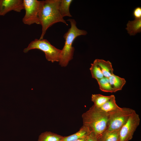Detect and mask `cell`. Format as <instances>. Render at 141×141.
I'll return each mask as SVG.
<instances>
[{
    "instance_id": "1",
    "label": "cell",
    "mask_w": 141,
    "mask_h": 141,
    "mask_svg": "<svg viewBox=\"0 0 141 141\" xmlns=\"http://www.w3.org/2000/svg\"><path fill=\"white\" fill-rule=\"evenodd\" d=\"M60 0L41 1L38 17L42 26V32L39 39H42L48 29L58 22L68 24L61 15L59 9Z\"/></svg>"
},
{
    "instance_id": "2",
    "label": "cell",
    "mask_w": 141,
    "mask_h": 141,
    "mask_svg": "<svg viewBox=\"0 0 141 141\" xmlns=\"http://www.w3.org/2000/svg\"><path fill=\"white\" fill-rule=\"evenodd\" d=\"M83 125L97 137L106 129L109 114L93 105L82 115Z\"/></svg>"
},
{
    "instance_id": "3",
    "label": "cell",
    "mask_w": 141,
    "mask_h": 141,
    "mask_svg": "<svg viewBox=\"0 0 141 141\" xmlns=\"http://www.w3.org/2000/svg\"><path fill=\"white\" fill-rule=\"evenodd\" d=\"M67 21L70 22V27L63 35L64 44L61 50L59 61V64L64 67L67 66L69 62L73 58L75 49L72 45L74 40L79 36L85 35L87 34L86 31L77 28L75 20L69 19Z\"/></svg>"
},
{
    "instance_id": "4",
    "label": "cell",
    "mask_w": 141,
    "mask_h": 141,
    "mask_svg": "<svg viewBox=\"0 0 141 141\" xmlns=\"http://www.w3.org/2000/svg\"><path fill=\"white\" fill-rule=\"evenodd\" d=\"M33 49H38L44 52L46 59L49 61L52 62L59 61L61 50L52 45L46 39H35L24 49L23 51L27 53L30 50Z\"/></svg>"
},
{
    "instance_id": "5",
    "label": "cell",
    "mask_w": 141,
    "mask_h": 141,
    "mask_svg": "<svg viewBox=\"0 0 141 141\" xmlns=\"http://www.w3.org/2000/svg\"><path fill=\"white\" fill-rule=\"evenodd\" d=\"M135 111L127 108H121L109 114V120L105 130L114 131L120 129L130 116Z\"/></svg>"
},
{
    "instance_id": "6",
    "label": "cell",
    "mask_w": 141,
    "mask_h": 141,
    "mask_svg": "<svg viewBox=\"0 0 141 141\" xmlns=\"http://www.w3.org/2000/svg\"><path fill=\"white\" fill-rule=\"evenodd\" d=\"M25 15L22 19L23 23L31 25L36 24H40L38 17L41 1L37 0H23Z\"/></svg>"
},
{
    "instance_id": "7",
    "label": "cell",
    "mask_w": 141,
    "mask_h": 141,
    "mask_svg": "<svg viewBox=\"0 0 141 141\" xmlns=\"http://www.w3.org/2000/svg\"><path fill=\"white\" fill-rule=\"evenodd\" d=\"M139 115L134 112L120 129V141H129L132 138L134 132L139 125Z\"/></svg>"
},
{
    "instance_id": "8",
    "label": "cell",
    "mask_w": 141,
    "mask_h": 141,
    "mask_svg": "<svg viewBox=\"0 0 141 141\" xmlns=\"http://www.w3.org/2000/svg\"><path fill=\"white\" fill-rule=\"evenodd\" d=\"M23 9V0H0V16H4L11 11L20 12Z\"/></svg>"
},
{
    "instance_id": "9",
    "label": "cell",
    "mask_w": 141,
    "mask_h": 141,
    "mask_svg": "<svg viewBox=\"0 0 141 141\" xmlns=\"http://www.w3.org/2000/svg\"><path fill=\"white\" fill-rule=\"evenodd\" d=\"M91 133L89 129L83 125L79 130L75 133L68 136H63L61 141H75L87 137Z\"/></svg>"
},
{
    "instance_id": "10",
    "label": "cell",
    "mask_w": 141,
    "mask_h": 141,
    "mask_svg": "<svg viewBox=\"0 0 141 141\" xmlns=\"http://www.w3.org/2000/svg\"><path fill=\"white\" fill-rule=\"evenodd\" d=\"M120 130H106L97 137V141H120Z\"/></svg>"
},
{
    "instance_id": "11",
    "label": "cell",
    "mask_w": 141,
    "mask_h": 141,
    "mask_svg": "<svg viewBox=\"0 0 141 141\" xmlns=\"http://www.w3.org/2000/svg\"><path fill=\"white\" fill-rule=\"evenodd\" d=\"M108 79L113 92L121 90L126 83V81L125 79L114 74L109 77Z\"/></svg>"
},
{
    "instance_id": "12",
    "label": "cell",
    "mask_w": 141,
    "mask_h": 141,
    "mask_svg": "<svg viewBox=\"0 0 141 141\" xmlns=\"http://www.w3.org/2000/svg\"><path fill=\"white\" fill-rule=\"evenodd\" d=\"M104 77L108 78L113 74V69L111 63L103 59H96Z\"/></svg>"
},
{
    "instance_id": "13",
    "label": "cell",
    "mask_w": 141,
    "mask_h": 141,
    "mask_svg": "<svg viewBox=\"0 0 141 141\" xmlns=\"http://www.w3.org/2000/svg\"><path fill=\"white\" fill-rule=\"evenodd\" d=\"M126 29L130 35H135L141 32V18L135 19L134 20L128 21Z\"/></svg>"
},
{
    "instance_id": "14",
    "label": "cell",
    "mask_w": 141,
    "mask_h": 141,
    "mask_svg": "<svg viewBox=\"0 0 141 141\" xmlns=\"http://www.w3.org/2000/svg\"><path fill=\"white\" fill-rule=\"evenodd\" d=\"M63 136L50 131H45L39 136L37 141H61Z\"/></svg>"
},
{
    "instance_id": "15",
    "label": "cell",
    "mask_w": 141,
    "mask_h": 141,
    "mask_svg": "<svg viewBox=\"0 0 141 141\" xmlns=\"http://www.w3.org/2000/svg\"><path fill=\"white\" fill-rule=\"evenodd\" d=\"M116 103L115 98L114 95L99 108L102 111L108 113H110L119 109Z\"/></svg>"
},
{
    "instance_id": "16",
    "label": "cell",
    "mask_w": 141,
    "mask_h": 141,
    "mask_svg": "<svg viewBox=\"0 0 141 141\" xmlns=\"http://www.w3.org/2000/svg\"><path fill=\"white\" fill-rule=\"evenodd\" d=\"M113 95L105 96L99 94H92L91 101L94 103L93 105L99 108L109 99Z\"/></svg>"
},
{
    "instance_id": "17",
    "label": "cell",
    "mask_w": 141,
    "mask_h": 141,
    "mask_svg": "<svg viewBox=\"0 0 141 141\" xmlns=\"http://www.w3.org/2000/svg\"><path fill=\"white\" fill-rule=\"evenodd\" d=\"M73 1L72 0H60L59 9L62 16L71 17L69 10L70 6Z\"/></svg>"
},
{
    "instance_id": "18",
    "label": "cell",
    "mask_w": 141,
    "mask_h": 141,
    "mask_svg": "<svg viewBox=\"0 0 141 141\" xmlns=\"http://www.w3.org/2000/svg\"><path fill=\"white\" fill-rule=\"evenodd\" d=\"M91 65L90 69L93 78L95 79L97 81L104 77L96 59L93 63L91 64Z\"/></svg>"
},
{
    "instance_id": "19",
    "label": "cell",
    "mask_w": 141,
    "mask_h": 141,
    "mask_svg": "<svg viewBox=\"0 0 141 141\" xmlns=\"http://www.w3.org/2000/svg\"><path fill=\"white\" fill-rule=\"evenodd\" d=\"M100 89L106 92H113V90L109 83L108 78L104 77L97 81Z\"/></svg>"
},
{
    "instance_id": "20",
    "label": "cell",
    "mask_w": 141,
    "mask_h": 141,
    "mask_svg": "<svg viewBox=\"0 0 141 141\" xmlns=\"http://www.w3.org/2000/svg\"><path fill=\"white\" fill-rule=\"evenodd\" d=\"M132 15L135 19L141 18V7H138L135 8L132 12Z\"/></svg>"
},
{
    "instance_id": "21",
    "label": "cell",
    "mask_w": 141,
    "mask_h": 141,
    "mask_svg": "<svg viewBox=\"0 0 141 141\" xmlns=\"http://www.w3.org/2000/svg\"><path fill=\"white\" fill-rule=\"evenodd\" d=\"M87 141H97V137L91 132L87 137Z\"/></svg>"
},
{
    "instance_id": "22",
    "label": "cell",
    "mask_w": 141,
    "mask_h": 141,
    "mask_svg": "<svg viewBox=\"0 0 141 141\" xmlns=\"http://www.w3.org/2000/svg\"><path fill=\"white\" fill-rule=\"evenodd\" d=\"M88 136L80 138L75 141H87Z\"/></svg>"
}]
</instances>
